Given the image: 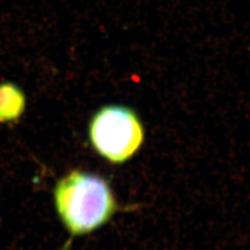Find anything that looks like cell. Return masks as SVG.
I'll list each match as a JSON object with an SVG mask.
<instances>
[{"mask_svg":"<svg viewBox=\"0 0 250 250\" xmlns=\"http://www.w3.org/2000/svg\"><path fill=\"white\" fill-rule=\"evenodd\" d=\"M58 217L68 233L62 250H71L74 239L102 229L123 208L106 179L72 170L60 179L53 192Z\"/></svg>","mask_w":250,"mask_h":250,"instance_id":"obj_1","label":"cell"},{"mask_svg":"<svg viewBox=\"0 0 250 250\" xmlns=\"http://www.w3.org/2000/svg\"><path fill=\"white\" fill-rule=\"evenodd\" d=\"M143 125L130 107L106 106L93 116L89 139L95 150L105 160L122 164L129 161L143 145Z\"/></svg>","mask_w":250,"mask_h":250,"instance_id":"obj_2","label":"cell"},{"mask_svg":"<svg viewBox=\"0 0 250 250\" xmlns=\"http://www.w3.org/2000/svg\"><path fill=\"white\" fill-rule=\"evenodd\" d=\"M26 96L18 84L0 83V124L17 122L26 108Z\"/></svg>","mask_w":250,"mask_h":250,"instance_id":"obj_3","label":"cell"}]
</instances>
